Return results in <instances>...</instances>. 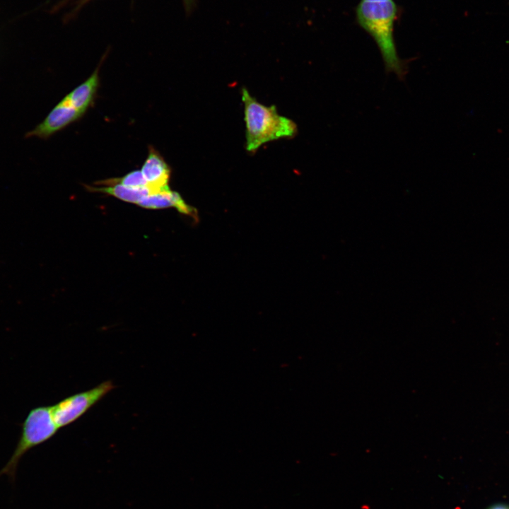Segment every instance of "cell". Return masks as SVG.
Instances as JSON below:
<instances>
[{"instance_id": "cell-1", "label": "cell", "mask_w": 509, "mask_h": 509, "mask_svg": "<svg viewBox=\"0 0 509 509\" xmlns=\"http://www.w3.org/2000/svg\"><path fill=\"white\" fill-rule=\"evenodd\" d=\"M397 7L393 1H361L356 9L357 20L375 40L382 54L385 69L404 78L406 69L399 58L393 39V24Z\"/></svg>"}, {"instance_id": "cell-2", "label": "cell", "mask_w": 509, "mask_h": 509, "mask_svg": "<svg viewBox=\"0 0 509 509\" xmlns=\"http://www.w3.org/2000/svg\"><path fill=\"white\" fill-rule=\"evenodd\" d=\"M242 100L248 151H255L267 142L296 134L297 125L293 120L279 115L274 105L259 103L245 88L242 90Z\"/></svg>"}, {"instance_id": "cell-3", "label": "cell", "mask_w": 509, "mask_h": 509, "mask_svg": "<svg viewBox=\"0 0 509 509\" xmlns=\"http://www.w3.org/2000/svg\"><path fill=\"white\" fill-rule=\"evenodd\" d=\"M59 429L53 419L51 406L32 409L23 423L19 440L13 455L0 470V476L6 474L13 481L22 457L32 448L52 438Z\"/></svg>"}, {"instance_id": "cell-4", "label": "cell", "mask_w": 509, "mask_h": 509, "mask_svg": "<svg viewBox=\"0 0 509 509\" xmlns=\"http://www.w3.org/2000/svg\"><path fill=\"white\" fill-rule=\"evenodd\" d=\"M115 387L105 381L85 392L75 394L51 406L53 419L59 428L76 421Z\"/></svg>"}, {"instance_id": "cell-5", "label": "cell", "mask_w": 509, "mask_h": 509, "mask_svg": "<svg viewBox=\"0 0 509 509\" xmlns=\"http://www.w3.org/2000/svg\"><path fill=\"white\" fill-rule=\"evenodd\" d=\"M141 171L151 194L170 189L168 185L171 174L170 167L153 146H148V153Z\"/></svg>"}, {"instance_id": "cell-6", "label": "cell", "mask_w": 509, "mask_h": 509, "mask_svg": "<svg viewBox=\"0 0 509 509\" xmlns=\"http://www.w3.org/2000/svg\"><path fill=\"white\" fill-rule=\"evenodd\" d=\"M83 115L64 98L30 135L47 138L78 120Z\"/></svg>"}, {"instance_id": "cell-7", "label": "cell", "mask_w": 509, "mask_h": 509, "mask_svg": "<svg viewBox=\"0 0 509 509\" xmlns=\"http://www.w3.org/2000/svg\"><path fill=\"white\" fill-rule=\"evenodd\" d=\"M99 69L81 84L69 93L64 99L76 110L83 115L94 102L99 86Z\"/></svg>"}, {"instance_id": "cell-8", "label": "cell", "mask_w": 509, "mask_h": 509, "mask_svg": "<svg viewBox=\"0 0 509 509\" xmlns=\"http://www.w3.org/2000/svg\"><path fill=\"white\" fill-rule=\"evenodd\" d=\"M137 205L148 209L175 207L181 213L192 216H196L195 210L185 202L179 193L171 189L146 196L138 202Z\"/></svg>"}, {"instance_id": "cell-9", "label": "cell", "mask_w": 509, "mask_h": 509, "mask_svg": "<svg viewBox=\"0 0 509 509\" xmlns=\"http://www.w3.org/2000/svg\"><path fill=\"white\" fill-rule=\"evenodd\" d=\"M90 192H97L113 196L122 201L137 204L144 197L151 194L147 187L142 188H131L120 184L88 186L85 185Z\"/></svg>"}, {"instance_id": "cell-10", "label": "cell", "mask_w": 509, "mask_h": 509, "mask_svg": "<svg viewBox=\"0 0 509 509\" xmlns=\"http://www.w3.org/2000/svg\"><path fill=\"white\" fill-rule=\"evenodd\" d=\"M116 183L131 188H142L147 185L141 171L138 170L129 172L122 177L111 178L95 182L97 185H106Z\"/></svg>"}, {"instance_id": "cell-11", "label": "cell", "mask_w": 509, "mask_h": 509, "mask_svg": "<svg viewBox=\"0 0 509 509\" xmlns=\"http://www.w3.org/2000/svg\"><path fill=\"white\" fill-rule=\"evenodd\" d=\"M487 509H509V505L505 503H496Z\"/></svg>"}, {"instance_id": "cell-12", "label": "cell", "mask_w": 509, "mask_h": 509, "mask_svg": "<svg viewBox=\"0 0 509 509\" xmlns=\"http://www.w3.org/2000/svg\"><path fill=\"white\" fill-rule=\"evenodd\" d=\"M392 1V0H362L361 1H364V2H385V1Z\"/></svg>"}, {"instance_id": "cell-13", "label": "cell", "mask_w": 509, "mask_h": 509, "mask_svg": "<svg viewBox=\"0 0 509 509\" xmlns=\"http://www.w3.org/2000/svg\"><path fill=\"white\" fill-rule=\"evenodd\" d=\"M184 1L187 6H189L192 4L193 0H184Z\"/></svg>"}, {"instance_id": "cell-14", "label": "cell", "mask_w": 509, "mask_h": 509, "mask_svg": "<svg viewBox=\"0 0 509 509\" xmlns=\"http://www.w3.org/2000/svg\"><path fill=\"white\" fill-rule=\"evenodd\" d=\"M84 1H86V0H84Z\"/></svg>"}]
</instances>
